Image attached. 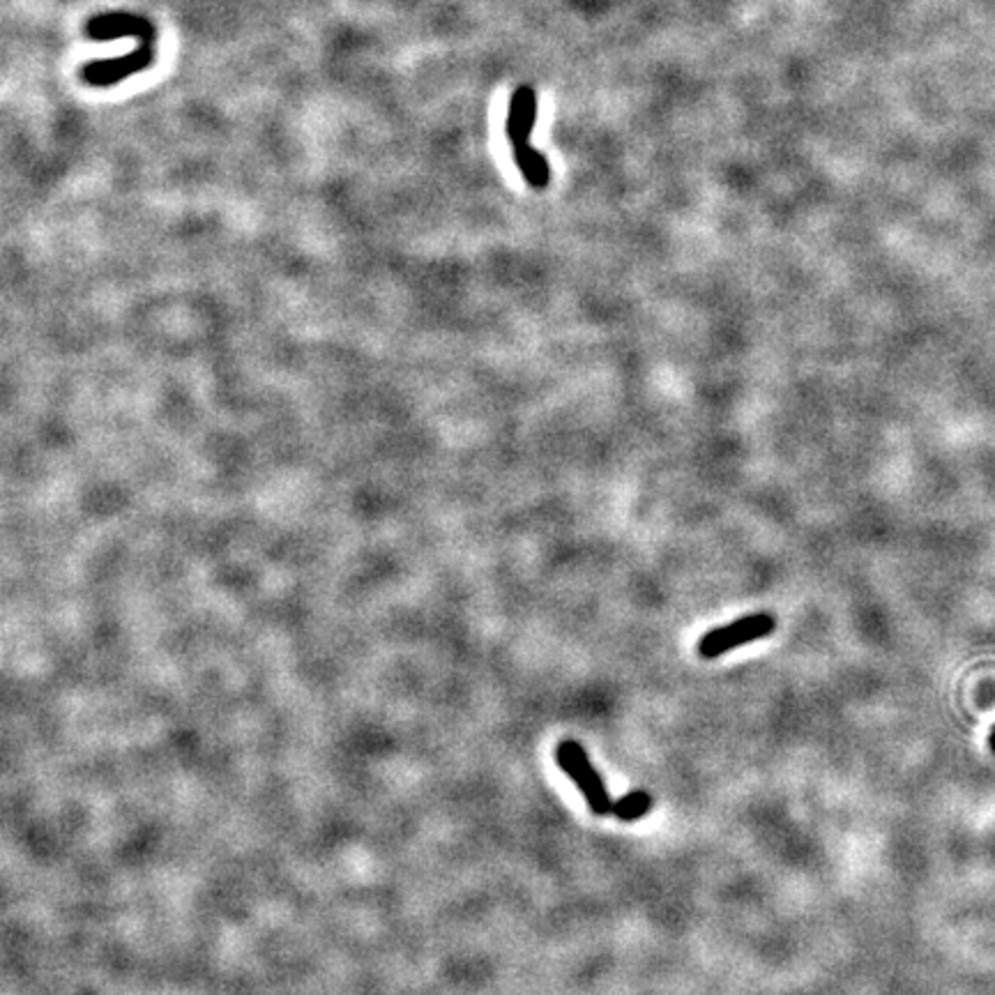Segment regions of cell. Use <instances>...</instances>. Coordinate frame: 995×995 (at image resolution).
<instances>
[{"label": "cell", "mask_w": 995, "mask_h": 995, "mask_svg": "<svg viewBox=\"0 0 995 995\" xmlns=\"http://www.w3.org/2000/svg\"><path fill=\"white\" fill-rule=\"evenodd\" d=\"M777 629V620L770 613H751L738 618L733 622H728L724 627L710 629L708 634H703L698 638V655L703 659H719L726 652L738 650L742 645H747L751 641H761L774 634Z\"/></svg>", "instance_id": "7a4b0ae2"}, {"label": "cell", "mask_w": 995, "mask_h": 995, "mask_svg": "<svg viewBox=\"0 0 995 995\" xmlns=\"http://www.w3.org/2000/svg\"><path fill=\"white\" fill-rule=\"evenodd\" d=\"M514 162L516 169L521 171L523 180L528 182L533 189H544L551 180V169L546 157L535 150L530 143H523V146H514Z\"/></svg>", "instance_id": "8992f818"}, {"label": "cell", "mask_w": 995, "mask_h": 995, "mask_svg": "<svg viewBox=\"0 0 995 995\" xmlns=\"http://www.w3.org/2000/svg\"><path fill=\"white\" fill-rule=\"evenodd\" d=\"M652 795L648 791H632L625 797L613 802V816L622 820V823H634V820L645 818L652 811Z\"/></svg>", "instance_id": "52a82bcc"}, {"label": "cell", "mask_w": 995, "mask_h": 995, "mask_svg": "<svg viewBox=\"0 0 995 995\" xmlns=\"http://www.w3.org/2000/svg\"><path fill=\"white\" fill-rule=\"evenodd\" d=\"M556 761L560 770L579 786L583 800L595 816H613V800L606 788L602 774L590 763L586 749L574 740H562L556 747Z\"/></svg>", "instance_id": "6da1fadb"}, {"label": "cell", "mask_w": 995, "mask_h": 995, "mask_svg": "<svg viewBox=\"0 0 995 995\" xmlns=\"http://www.w3.org/2000/svg\"><path fill=\"white\" fill-rule=\"evenodd\" d=\"M537 123V93L530 86H519L510 100V113H507V139L512 148L530 143Z\"/></svg>", "instance_id": "5b68a950"}, {"label": "cell", "mask_w": 995, "mask_h": 995, "mask_svg": "<svg viewBox=\"0 0 995 995\" xmlns=\"http://www.w3.org/2000/svg\"><path fill=\"white\" fill-rule=\"evenodd\" d=\"M86 37L95 42H111V40H120V37H134V40L155 44L157 30L146 17H139V14L106 12L88 19Z\"/></svg>", "instance_id": "277c9868"}, {"label": "cell", "mask_w": 995, "mask_h": 995, "mask_svg": "<svg viewBox=\"0 0 995 995\" xmlns=\"http://www.w3.org/2000/svg\"><path fill=\"white\" fill-rule=\"evenodd\" d=\"M989 744H991V751L995 754V728L991 731V738H989Z\"/></svg>", "instance_id": "ba28073f"}, {"label": "cell", "mask_w": 995, "mask_h": 995, "mask_svg": "<svg viewBox=\"0 0 995 995\" xmlns=\"http://www.w3.org/2000/svg\"><path fill=\"white\" fill-rule=\"evenodd\" d=\"M153 60H155L153 42H141L139 49L125 53V56L93 60V63L83 67L81 77L88 86L109 88L129 77H134V74H139L141 70H146V67L153 65Z\"/></svg>", "instance_id": "3957f363"}]
</instances>
